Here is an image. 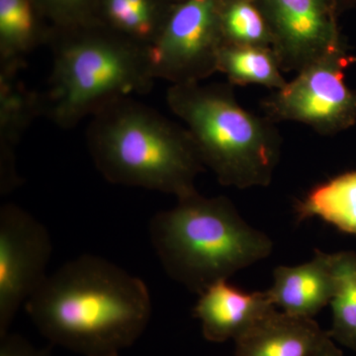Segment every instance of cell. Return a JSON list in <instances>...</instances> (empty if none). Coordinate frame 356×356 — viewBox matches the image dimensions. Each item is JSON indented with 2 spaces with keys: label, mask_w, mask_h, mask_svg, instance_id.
I'll return each instance as SVG.
<instances>
[{
  "label": "cell",
  "mask_w": 356,
  "mask_h": 356,
  "mask_svg": "<svg viewBox=\"0 0 356 356\" xmlns=\"http://www.w3.org/2000/svg\"><path fill=\"white\" fill-rule=\"evenodd\" d=\"M18 70H0V193L7 195L22 184L16 149L26 131L44 116L42 93L21 81Z\"/></svg>",
  "instance_id": "obj_11"
},
{
  "label": "cell",
  "mask_w": 356,
  "mask_h": 356,
  "mask_svg": "<svg viewBox=\"0 0 356 356\" xmlns=\"http://www.w3.org/2000/svg\"><path fill=\"white\" fill-rule=\"evenodd\" d=\"M355 62L343 41L297 72L286 86L261 102L274 123L297 122L322 136H332L356 124V89L346 83Z\"/></svg>",
  "instance_id": "obj_6"
},
{
  "label": "cell",
  "mask_w": 356,
  "mask_h": 356,
  "mask_svg": "<svg viewBox=\"0 0 356 356\" xmlns=\"http://www.w3.org/2000/svg\"><path fill=\"white\" fill-rule=\"evenodd\" d=\"M299 222L317 217L343 233L356 235V170L314 187L296 206Z\"/></svg>",
  "instance_id": "obj_15"
},
{
  "label": "cell",
  "mask_w": 356,
  "mask_h": 356,
  "mask_svg": "<svg viewBox=\"0 0 356 356\" xmlns=\"http://www.w3.org/2000/svg\"><path fill=\"white\" fill-rule=\"evenodd\" d=\"M89 154L110 184L170 194L196 192L205 170L186 128L134 97L122 98L91 117Z\"/></svg>",
  "instance_id": "obj_2"
},
{
  "label": "cell",
  "mask_w": 356,
  "mask_h": 356,
  "mask_svg": "<svg viewBox=\"0 0 356 356\" xmlns=\"http://www.w3.org/2000/svg\"><path fill=\"white\" fill-rule=\"evenodd\" d=\"M149 233L166 274L197 295L267 259L274 245L228 197H205L198 191L156 213Z\"/></svg>",
  "instance_id": "obj_3"
},
{
  "label": "cell",
  "mask_w": 356,
  "mask_h": 356,
  "mask_svg": "<svg viewBox=\"0 0 356 356\" xmlns=\"http://www.w3.org/2000/svg\"><path fill=\"white\" fill-rule=\"evenodd\" d=\"M334 290L330 306L332 327L327 334L336 343L356 351V252L330 254Z\"/></svg>",
  "instance_id": "obj_18"
},
{
  "label": "cell",
  "mask_w": 356,
  "mask_h": 356,
  "mask_svg": "<svg viewBox=\"0 0 356 356\" xmlns=\"http://www.w3.org/2000/svg\"><path fill=\"white\" fill-rule=\"evenodd\" d=\"M25 309L51 343L81 356H119L147 329L152 300L140 278L83 254L48 275Z\"/></svg>",
  "instance_id": "obj_1"
},
{
  "label": "cell",
  "mask_w": 356,
  "mask_h": 356,
  "mask_svg": "<svg viewBox=\"0 0 356 356\" xmlns=\"http://www.w3.org/2000/svg\"><path fill=\"white\" fill-rule=\"evenodd\" d=\"M217 72L233 86L257 84L275 91L288 83L275 53L266 47L225 44L218 58Z\"/></svg>",
  "instance_id": "obj_16"
},
{
  "label": "cell",
  "mask_w": 356,
  "mask_h": 356,
  "mask_svg": "<svg viewBox=\"0 0 356 356\" xmlns=\"http://www.w3.org/2000/svg\"><path fill=\"white\" fill-rule=\"evenodd\" d=\"M221 0H181L173 4L149 51L154 79L172 84L202 83L217 72L222 47Z\"/></svg>",
  "instance_id": "obj_7"
},
{
  "label": "cell",
  "mask_w": 356,
  "mask_h": 356,
  "mask_svg": "<svg viewBox=\"0 0 356 356\" xmlns=\"http://www.w3.org/2000/svg\"><path fill=\"white\" fill-rule=\"evenodd\" d=\"M53 245L46 227L13 203L0 207V337L48 277Z\"/></svg>",
  "instance_id": "obj_8"
},
{
  "label": "cell",
  "mask_w": 356,
  "mask_h": 356,
  "mask_svg": "<svg viewBox=\"0 0 356 356\" xmlns=\"http://www.w3.org/2000/svg\"><path fill=\"white\" fill-rule=\"evenodd\" d=\"M44 42L32 0H0V70L21 72Z\"/></svg>",
  "instance_id": "obj_14"
},
{
  "label": "cell",
  "mask_w": 356,
  "mask_h": 356,
  "mask_svg": "<svg viewBox=\"0 0 356 356\" xmlns=\"http://www.w3.org/2000/svg\"><path fill=\"white\" fill-rule=\"evenodd\" d=\"M58 37L44 116L70 130L122 98L144 95L156 79L147 48L105 29H79Z\"/></svg>",
  "instance_id": "obj_5"
},
{
  "label": "cell",
  "mask_w": 356,
  "mask_h": 356,
  "mask_svg": "<svg viewBox=\"0 0 356 356\" xmlns=\"http://www.w3.org/2000/svg\"><path fill=\"white\" fill-rule=\"evenodd\" d=\"M327 337L314 318L277 308L238 337L236 356H315Z\"/></svg>",
  "instance_id": "obj_13"
},
{
  "label": "cell",
  "mask_w": 356,
  "mask_h": 356,
  "mask_svg": "<svg viewBox=\"0 0 356 356\" xmlns=\"http://www.w3.org/2000/svg\"><path fill=\"white\" fill-rule=\"evenodd\" d=\"M315 356H344L343 351L337 348L336 341L327 334L324 343L321 346L317 355Z\"/></svg>",
  "instance_id": "obj_22"
},
{
  "label": "cell",
  "mask_w": 356,
  "mask_h": 356,
  "mask_svg": "<svg viewBox=\"0 0 356 356\" xmlns=\"http://www.w3.org/2000/svg\"><path fill=\"white\" fill-rule=\"evenodd\" d=\"M334 280L331 257L316 250L311 261L300 266H280L266 290L276 308L289 315L314 318L331 303Z\"/></svg>",
  "instance_id": "obj_12"
},
{
  "label": "cell",
  "mask_w": 356,
  "mask_h": 356,
  "mask_svg": "<svg viewBox=\"0 0 356 356\" xmlns=\"http://www.w3.org/2000/svg\"><path fill=\"white\" fill-rule=\"evenodd\" d=\"M100 7L107 30L147 49L168 15L161 16L156 0H100Z\"/></svg>",
  "instance_id": "obj_17"
},
{
  "label": "cell",
  "mask_w": 356,
  "mask_h": 356,
  "mask_svg": "<svg viewBox=\"0 0 356 356\" xmlns=\"http://www.w3.org/2000/svg\"><path fill=\"white\" fill-rule=\"evenodd\" d=\"M166 103L220 184L248 189L273 182L281 156L280 133L270 119L243 108L232 84H172Z\"/></svg>",
  "instance_id": "obj_4"
},
{
  "label": "cell",
  "mask_w": 356,
  "mask_h": 356,
  "mask_svg": "<svg viewBox=\"0 0 356 356\" xmlns=\"http://www.w3.org/2000/svg\"><path fill=\"white\" fill-rule=\"evenodd\" d=\"M51 9L56 13L64 14L65 17H70L69 14L76 13L84 0H46Z\"/></svg>",
  "instance_id": "obj_21"
},
{
  "label": "cell",
  "mask_w": 356,
  "mask_h": 356,
  "mask_svg": "<svg viewBox=\"0 0 356 356\" xmlns=\"http://www.w3.org/2000/svg\"><path fill=\"white\" fill-rule=\"evenodd\" d=\"M0 356H53L49 348H38L18 334L0 337Z\"/></svg>",
  "instance_id": "obj_20"
},
{
  "label": "cell",
  "mask_w": 356,
  "mask_h": 356,
  "mask_svg": "<svg viewBox=\"0 0 356 356\" xmlns=\"http://www.w3.org/2000/svg\"><path fill=\"white\" fill-rule=\"evenodd\" d=\"M356 0H334V3L336 6L337 4H341L343 6H350V4L355 3Z\"/></svg>",
  "instance_id": "obj_23"
},
{
  "label": "cell",
  "mask_w": 356,
  "mask_h": 356,
  "mask_svg": "<svg viewBox=\"0 0 356 356\" xmlns=\"http://www.w3.org/2000/svg\"><path fill=\"white\" fill-rule=\"evenodd\" d=\"M274 309L267 291L245 292L222 280L199 295L193 314L203 337L221 343L236 341Z\"/></svg>",
  "instance_id": "obj_10"
},
{
  "label": "cell",
  "mask_w": 356,
  "mask_h": 356,
  "mask_svg": "<svg viewBox=\"0 0 356 356\" xmlns=\"http://www.w3.org/2000/svg\"><path fill=\"white\" fill-rule=\"evenodd\" d=\"M283 72H296L341 43L334 0H262Z\"/></svg>",
  "instance_id": "obj_9"
},
{
  "label": "cell",
  "mask_w": 356,
  "mask_h": 356,
  "mask_svg": "<svg viewBox=\"0 0 356 356\" xmlns=\"http://www.w3.org/2000/svg\"><path fill=\"white\" fill-rule=\"evenodd\" d=\"M219 21L222 46L266 47L273 50V27L262 2L221 0Z\"/></svg>",
  "instance_id": "obj_19"
}]
</instances>
